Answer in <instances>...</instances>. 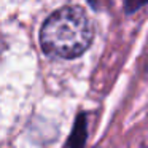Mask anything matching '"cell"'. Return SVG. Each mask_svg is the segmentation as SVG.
<instances>
[{
  "mask_svg": "<svg viewBox=\"0 0 148 148\" xmlns=\"http://www.w3.org/2000/svg\"><path fill=\"white\" fill-rule=\"evenodd\" d=\"M94 38V29L88 14L80 7H64L45 21L40 43L46 54L72 59L88 49Z\"/></svg>",
  "mask_w": 148,
  "mask_h": 148,
  "instance_id": "obj_1",
  "label": "cell"
},
{
  "mask_svg": "<svg viewBox=\"0 0 148 148\" xmlns=\"http://www.w3.org/2000/svg\"><path fill=\"white\" fill-rule=\"evenodd\" d=\"M84 140H86V121L83 118H78L77 124H75V129L72 132L65 148H81Z\"/></svg>",
  "mask_w": 148,
  "mask_h": 148,
  "instance_id": "obj_2",
  "label": "cell"
},
{
  "mask_svg": "<svg viewBox=\"0 0 148 148\" xmlns=\"http://www.w3.org/2000/svg\"><path fill=\"white\" fill-rule=\"evenodd\" d=\"M147 2H148V0H126V2H124V8H126L127 13H132V11L142 8Z\"/></svg>",
  "mask_w": 148,
  "mask_h": 148,
  "instance_id": "obj_3",
  "label": "cell"
}]
</instances>
